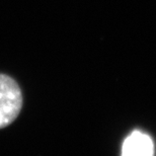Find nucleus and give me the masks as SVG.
I'll use <instances>...</instances> for the list:
<instances>
[{"instance_id": "obj_1", "label": "nucleus", "mask_w": 156, "mask_h": 156, "mask_svg": "<svg viewBox=\"0 0 156 156\" xmlns=\"http://www.w3.org/2000/svg\"><path fill=\"white\" fill-rule=\"evenodd\" d=\"M23 95L18 84L5 74H0V129L10 125L20 115Z\"/></svg>"}, {"instance_id": "obj_2", "label": "nucleus", "mask_w": 156, "mask_h": 156, "mask_svg": "<svg viewBox=\"0 0 156 156\" xmlns=\"http://www.w3.org/2000/svg\"><path fill=\"white\" fill-rule=\"evenodd\" d=\"M154 146L151 138L139 131L133 132L125 140L122 156H153Z\"/></svg>"}]
</instances>
